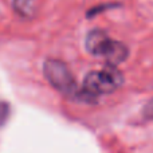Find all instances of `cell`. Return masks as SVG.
Here are the masks:
<instances>
[{
	"mask_svg": "<svg viewBox=\"0 0 153 153\" xmlns=\"http://www.w3.org/2000/svg\"><path fill=\"white\" fill-rule=\"evenodd\" d=\"M124 82V75L113 65H106L100 71L89 73L83 79V90L79 91L78 100H94L97 94H106L118 89Z\"/></svg>",
	"mask_w": 153,
	"mask_h": 153,
	"instance_id": "1",
	"label": "cell"
},
{
	"mask_svg": "<svg viewBox=\"0 0 153 153\" xmlns=\"http://www.w3.org/2000/svg\"><path fill=\"white\" fill-rule=\"evenodd\" d=\"M43 73L50 85L55 87L58 91L67 97L78 98L79 90L76 87L75 79L63 62L58 59H46L43 63Z\"/></svg>",
	"mask_w": 153,
	"mask_h": 153,
	"instance_id": "2",
	"label": "cell"
},
{
	"mask_svg": "<svg viewBox=\"0 0 153 153\" xmlns=\"http://www.w3.org/2000/svg\"><path fill=\"white\" fill-rule=\"evenodd\" d=\"M128 55H129V50H128L126 46L124 43L118 42V40L113 39H109L108 45L101 54V56L105 58L108 65H113V66H117V65L125 62Z\"/></svg>",
	"mask_w": 153,
	"mask_h": 153,
	"instance_id": "3",
	"label": "cell"
},
{
	"mask_svg": "<svg viewBox=\"0 0 153 153\" xmlns=\"http://www.w3.org/2000/svg\"><path fill=\"white\" fill-rule=\"evenodd\" d=\"M109 39H110V38H109L103 31L94 30V31H91V32H89V34H87L86 42H85L86 50L89 51L91 55L101 56L103 48H105L106 45H108Z\"/></svg>",
	"mask_w": 153,
	"mask_h": 153,
	"instance_id": "4",
	"label": "cell"
},
{
	"mask_svg": "<svg viewBox=\"0 0 153 153\" xmlns=\"http://www.w3.org/2000/svg\"><path fill=\"white\" fill-rule=\"evenodd\" d=\"M13 8L20 16L31 18L35 12L34 0H13Z\"/></svg>",
	"mask_w": 153,
	"mask_h": 153,
	"instance_id": "5",
	"label": "cell"
},
{
	"mask_svg": "<svg viewBox=\"0 0 153 153\" xmlns=\"http://www.w3.org/2000/svg\"><path fill=\"white\" fill-rule=\"evenodd\" d=\"M8 117H10V106L7 102L0 101V126H3L7 122Z\"/></svg>",
	"mask_w": 153,
	"mask_h": 153,
	"instance_id": "6",
	"label": "cell"
},
{
	"mask_svg": "<svg viewBox=\"0 0 153 153\" xmlns=\"http://www.w3.org/2000/svg\"><path fill=\"white\" fill-rule=\"evenodd\" d=\"M144 116H145L146 118L153 120V98L149 101L148 105H146L145 109H144Z\"/></svg>",
	"mask_w": 153,
	"mask_h": 153,
	"instance_id": "7",
	"label": "cell"
}]
</instances>
